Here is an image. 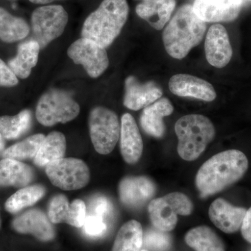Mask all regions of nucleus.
Segmentation results:
<instances>
[{
  "label": "nucleus",
  "mask_w": 251,
  "mask_h": 251,
  "mask_svg": "<svg viewBox=\"0 0 251 251\" xmlns=\"http://www.w3.org/2000/svg\"><path fill=\"white\" fill-rule=\"evenodd\" d=\"M249 168L247 156L237 150L216 153L200 168L196 186L202 197L224 191L239 181Z\"/></svg>",
  "instance_id": "nucleus-1"
},
{
  "label": "nucleus",
  "mask_w": 251,
  "mask_h": 251,
  "mask_svg": "<svg viewBox=\"0 0 251 251\" xmlns=\"http://www.w3.org/2000/svg\"><path fill=\"white\" fill-rule=\"evenodd\" d=\"M206 29V23L196 14L193 5H183L163 31L162 36L166 52L173 58L184 59L201 44Z\"/></svg>",
  "instance_id": "nucleus-2"
},
{
  "label": "nucleus",
  "mask_w": 251,
  "mask_h": 251,
  "mask_svg": "<svg viewBox=\"0 0 251 251\" xmlns=\"http://www.w3.org/2000/svg\"><path fill=\"white\" fill-rule=\"evenodd\" d=\"M128 13L126 0H103L98 9L86 18L81 31L82 38L106 49L120 35Z\"/></svg>",
  "instance_id": "nucleus-3"
},
{
  "label": "nucleus",
  "mask_w": 251,
  "mask_h": 251,
  "mask_svg": "<svg viewBox=\"0 0 251 251\" xmlns=\"http://www.w3.org/2000/svg\"><path fill=\"white\" fill-rule=\"evenodd\" d=\"M175 130L178 138V154L186 161L199 158L216 135L211 120L204 115L195 114L179 118L175 124Z\"/></svg>",
  "instance_id": "nucleus-4"
},
{
  "label": "nucleus",
  "mask_w": 251,
  "mask_h": 251,
  "mask_svg": "<svg viewBox=\"0 0 251 251\" xmlns=\"http://www.w3.org/2000/svg\"><path fill=\"white\" fill-rule=\"evenodd\" d=\"M193 209L192 201L186 195L173 192L152 200L149 204L148 214L153 227L169 232L176 227L178 215H191Z\"/></svg>",
  "instance_id": "nucleus-5"
},
{
  "label": "nucleus",
  "mask_w": 251,
  "mask_h": 251,
  "mask_svg": "<svg viewBox=\"0 0 251 251\" xmlns=\"http://www.w3.org/2000/svg\"><path fill=\"white\" fill-rule=\"evenodd\" d=\"M80 105L64 91L50 90L41 96L36 109L38 122L45 126L67 123L76 118Z\"/></svg>",
  "instance_id": "nucleus-6"
},
{
  "label": "nucleus",
  "mask_w": 251,
  "mask_h": 251,
  "mask_svg": "<svg viewBox=\"0 0 251 251\" xmlns=\"http://www.w3.org/2000/svg\"><path fill=\"white\" fill-rule=\"evenodd\" d=\"M91 140L100 154L112 152L120 139L121 125L115 112L104 107L92 109L89 117Z\"/></svg>",
  "instance_id": "nucleus-7"
},
{
  "label": "nucleus",
  "mask_w": 251,
  "mask_h": 251,
  "mask_svg": "<svg viewBox=\"0 0 251 251\" xmlns=\"http://www.w3.org/2000/svg\"><path fill=\"white\" fill-rule=\"evenodd\" d=\"M69 16L60 5L41 6L34 10L31 23L34 40L44 49L64 32Z\"/></svg>",
  "instance_id": "nucleus-8"
},
{
  "label": "nucleus",
  "mask_w": 251,
  "mask_h": 251,
  "mask_svg": "<svg viewBox=\"0 0 251 251\" xmlns=\"http://www.w3.org/2000/svg\"><path fill=\"white\" fill-rule=\"evenodd\" d=\"M46 173L54 186L65 191L85 187L90 179V170L82 160L62 158L46 166Z\"/></svg>",
  "instance_id": "nucleus-9"
},
{
  "label": "nucleus",
  "mask_w": 251,
  "mask_h": 251,
  "mask_svg": "<svg viewBox=\"0 0 251 251\" xmlns=\"http://www.w3.org/2000/svg\"><path fill=\"white\" fill-rule=\"evenodd\" d=\"M67 54L75 64L82 65L93 78L101 75L109 66L105 49L90 39H77L69 48Z\"/></svg>",
  "instance_id": "nucleus-10"
},
{
  "label": "nucleus",
  "mask_w": 251,
  "mask_h": 251,
  "mask_svg": "<svg viewBox=\"0 0 251 251\" xmlns=\"http://www.w3.org/2000/svg\"><path fill=\"white\" fill-rule=\"evenodd\" d=\"M243 0H195L193 9L205 23L231 22L237 19Z\"/></svg>",
  "instance_id": "nucleus-11"
},
{
  "label": "nucleus",
  "mask_w": 251,
  "mask_h": 251,
  "mask_svg": "<svg viewBox=\"0 0 251 251\" xmlns=\"http://www.w3.org/2000/svg\"><path fill=\"white\" fill-rule=\"evenodd\" d=\"M206 59L212 67L221 69L230 62L233 54L228 34L224 26L214 24L207 31L204 44Z\"/></svg>",
  "instance_id": "nucleus-12"
},
{
  "label": "nucleus",
  "mask_w": 251,
  "mask_h": 251,
  "mask_svg": "<svg viewBox=\"0 0 251 251\" xmlns=\"http://www.w3.org/2000/svg\"><path fill=\"white\" fill-rule=\"evenodd\" d=\"M163 95V90L153 81L139 82L134 76H128L125 80V94L124 105L130 110H139L146 108Z\"/></svg>",
  "instance_id": "nucleus-13"
},
{
  "label": "nucleus",
  "mask_w": 251,
  "mask_h": 251,
  "mask_svg": "<svg viewBox=\"0 0 251 251\" xmlns=\"http://www.w3.org/2000/svg\"><path fill=\"white\" fill-rule=\"evenodd\" d=\"M156 191V185L146 176H127L119 185L122 202L131 208L143 206L154 196Z\"/></svg>",
  "instance_id": "nucleus-14"
},
{
  "label": "nucleus",
  "mask_w": 251,
  "mask_h": 251,
  "mask_svg": "<svg viewBox=\"0 0 251 251\" xmlns=\"http://www.w3.org/2000/svg\"><path fill=\"white\" fill-rule=\"evenodd\" d=\"M169 89L175 95L181 97H193L206 102L216 98L214 87L207 81L189 74H176L170 79Z\"/></svg>",
  "instance_id": "nucleus-15"
},
{
  "label": "nucleus",
  "mask_w": 251,
  "mask_h": 251,
  "mask_svg": "<svg viewBox=\"0 0 251 251\" xmlns=\"http://www.w3.org/2000/svg\"><path fill=\"white\" fill-rule=\"evenodd\" d=\"M247 211L245 208L232 205L224 198H218L209 206V216L222 232L233 234L241 229Z\"/></svg>",
  "instance_id": "nucleus-16"
},
{
  "label": "nucleus",
  "mask_w": 251,
  "mask_h": 251,
  "mask_svg": "<svg viewBox=\"0 0 251 251\" xmlns=\"http://www.w3.org/2000/svg\"><path fill=\"white\" fill-rule=\"evenodd\" d=\"M12 226L16 232L32 234L42 242L52 240L55 236L50 221L39 209H31L23 213L14 220Z\"/></svg>",
  "instance_id": "nucleus-17"
},
{
  "label": "nucleus",
  "mask_w": 251,
  "mask_h": 251,
  "mask_svg": "<svg viewBox=\"0 0 251 251\" xmlns=\"http://www.w3.org/2000/svg\"><path fill=\"white\" fill-rule=\"evenodd\" d=\"M120 138L124 160L128 164L136 163L143 154V141L136 122L129 113L122 117Z\"/></svg>",
  "instance_id": "nucleus-18"
},
{
  "label": "nucleus",
  "mask_w": 251,
  "mask_h": 251,
  "mask_svg": "<svg viewBox=\"0 0 251 251\" xmlns=\"http://www.w3.org/2000/svg\"><path fill=\"white\" fill-rule=\"evenodd\" d=\"M174 107L171 100L161 98L144 108L140 122L144 131L153 138H161L166 133L163 118L173 114Z\"/></svg>",
  "instance_id": "nucleus-19"
},
{
  "label": "nucleus",
  "mask_w": 251,
  "mask_h": 251,
  "mask_svg": "<svg viewBox=\"0 0 251 251\" xmlns=\"http://www.w3.org/2000/svg\"><path fill=\"white\" fill-rule=\"evenodd\" d=\"M176 6V0H146L137 5L135 11L156 30H161L169 22Z\"/></svg>",
  "instance_id": "nucleus-20"
},
{
  "label": "nucleus",
  "mask_w": 251,
  "mask_h": 251,
  "mask_svg": "<svg viewBox=\"0 0 251 251\" xmlns=\"http://www.w3.org/2000/svg\"><path fill=\"white\" fill-rule=\"evenodd\" d=\"M33 178L32 169L22 162L7 158L0 161V186L24 188Z\"/></svg>",
  "instance_id": "nucleus-21"
},
{
  "label": "nucleus",
  "mask_w": 251,
  "mask_h": 251,
  "mask_svg": "<svg viewBox=\"0 0 251 251\" xmlns=\"http://www.w3.org/2000/svg\"><path fill=\"white\" fill-rule=\"evenodd\" d=\"M40 49L39 43L34 39L19 44L16 57L8 63V66L16 76L21 79L29 76L31 69L37 64Z\"/></svg>",
  "instance_id": "nucleus-22"
},
{
  "label": "nucleus",
  "mask_w": 251,
  "mask_h": 251,
  "mask_svg": "<svg viewBox=\"0 0 251 251\" xmlns=\"http://www.w3.org/2000/svg\"><path fill=\"white\" fill-rule=\"evenodd\" d=\"M184 240L188 247L196 251H226L221 238L208 226H198L190 229Z\"/></svg>",
  "instance_id": "nucleus-23"
},
{
  "label": "nucleus",
  "mask_w": 251,
  "mask_h": 251,
  "mask_svg": "<svg viewBox=\"0 0 251 251\" xmlns=\"http://www.w3.org/2000/svg\"><path fill=\"white\" fill-rule=\"evenodd\" d=\"M67 149L64 135L60 132H51L46 137L37 154L34 157L36 166L45 167L52 162L64 158Z\"/></svg>",
  "instance_id": "nucleus-24"
},
{
  "label": "nucleus",
  "mask_w": 251,
  "mask_h": 251,
  "mask_svg": "<svg viewBox=\"0 0 251 251\" xmlns=\"http://www.w3.org/2000/svg\"><path fill=\"white\" fill-rule=\"evenodd\" d=\"M143 236L141 224L131 220L119 230L112 251H140L143 245Z\"/></svg>",
  "instance_id": "nucleus-25"
},
{
  "label": "nucleus",
  "mask_w": 251,
  "mask_h": 251,
  "mask_svg": "<svg viewBox=\"0 0 251 251\" xmlns=\"http://www.w3.org/2000/svg\"><path fill=\"white\" fill-rule=\"evenodd\" d=\"M30 28L23 18L16 17L0 7V39L14 43L27 37Z\"/></svg>",
  "instance_id": "nucleus-26"
},
{
  "label": "nucleus",
  "mask_w": 251,
  "mask_h": 251,
  "mask_svg": "<svg viewBox=\"0 0 251 251\" xmlns=\"http://www.w3.org/2000/svg\"><path fill=\"white\" fill-rule=\"evenodd\" d=\"M45 192V188L39 185L25 186L7 200L5 203V209L11 214L17 213L40 201Z\"/></svg>",
  "instance_id": "nucleus-27"
},
{
  "label": "nucleus",
  "mask_w": 251,
  "mask_h": 251,
  "mask_svg": "<svg viewBox=\"0 0 251 251\" xmlns=\"http://www.w3.org/2000/svg\"><path fill=\"white\" fill-rule=\"evenodd\" d=\"M31 123V112L24 110L16 116L0 117V132L4 139H16L27 131Z\"/></svg>",
  "instance_id": "nucleus-28"
},
{
  "label": "nucleus",
  "mask_w": 251,
  "mask_h": 251,
  "mask_svg": "<svg viewBox=\"0 0 251 251\" xmlns=\"http://www.w3.org/2000/svg\"><path fill=\"white\" fill-rule=\"evenodd\" d=\"M45 138V135L43 134L31 135L27 139L5 150L3 158H12L18 161L34 158Z\"/></svg>",
  "instance_id": "nucleus-29"
},
{
  "label": "nucleus",
  "mask_w": 251,
  "mask_h": 251,
  "mask_svg": "<svg viewBox=\"0 0 251 251\" xmlns=\"http://www.w3.org/2000/svg\"><path fill=\"white\" fill-rule=\"evenodd\" d=\"M143 244L149 251H168L171 249L173 240L168 232L153 227L144 234Z\"/></svg>",
  "instance_id": "nucleus-30"
},
{
  "label": "nucleus",
  "mask_w": 251,
  "mask_h": 251,
  "mask_svg": "<svg viewBox=\"0 0 251 251\" xmlns=\"http://www.w3.org/2000/svg\"><path fill=\"white\" fill-rule=\"evenodd\" d=\"M71 204L64 195L54 196L49 206V219L52 224H67L70 214Z\"/></svg>",
  "instance_id": "nucleus-31"
},
{
  "label": "nucleus",
  "mask_w": 251,
  "mask_h": 251,
  "mask_svg": "<svg viewBox=\"0 0 251 251\" xmlns=\"http://www.w3.org/2000/svg\"><path fill=\"white\" fill-rule=\"evenodd\" d=\"M82 227L84 233L90 237H101L107 230L105 219L90 214H87Z\"/></svg>",
  "instance_id": "nucleus-32"
},
{
  "label": "nucleus",
  "mask_w": 251,
  "mask_h": 251,
  "mask_svg": "<svg viewBox=\"0 0 251 251\" xmlns=\"http://www.w3.org/2000/svg\"><path fill=\"white\" fill-rule=\"evenodd\" d=\"M87 206L81 200H75L71 204L70 214L67 224L75 227H82L87 217Z\"/></svg>",
  "instance_id": "nucleus-33"
},
{
  "label": "nucleus",
  "mask_w": 251,
  "mask_h": 251,
  "mask_svg": "<svg viewBox=\"0 0 251 251\" xmlns=\"http://www.w3.org/2000/svg\"><path fill=\"white\" fill-rule=\"evenodd\" d=\"M111 210V203L108 201V198L103 196H98L91 201L89 206L90 214H88L99 216L105 219Z\"/></svg>",
  "instance_id": "nucleus-34"
},
{
  "label": "nucleus",
  "mask_w": 251,
  "mask_h": 251,
  "mask_svg": "<svg viewBox=\"0 0 251 251\" xmlns=\"http://www.w3.org/2000/svg\"><path fill=\"white\" fill-rule=\"evenodd\" d=\"M18 84V77L9 66L0 59V87H14Z\"/></svg>",
  "instance_id": "nucleus-35"
},
{
  "label": "nucleus",
  "mask_w": 251,
  "mask_h": 251,
  "mask_svg": "<svg viewBox=\"0 0 251 251\" xmlns=\"http://www.w3.org/2000/svg\"><path fill=\"white\" fill-rule=\"evenodd\" d=\"M241 232L244 239L251 244V207L247 211L241 227Z\"/></svg>",
  "instance_id": "nucleus-36"
},
{
  "label": "nucleus",
  "mask_w": 251,
  "mask_h": 251,
  "mask_svg": "<svg viewBox=\"0 0 251 251\" xmlns=\"http://www.w3.org/2000/svg\"><path fill=\"white\" fill-rule=\"evenodd\" d=\"M4 138L0 132V156H2L3 153L5 151Z\"/></svg>",
  "instance_id": "nucleus-37"
},
{
  "label": "nucleus",
  "mask_w": 251,
  "mask_h": 251,
  "mask_svg": "<svg viewBox=\"0 0 251 251\" xmlns=\"http://www.w3.org/2000/svg\"><path fill=\"white\" fill-rule=\"evenodd\" d=\"M29 1L34 4H46L52 2V1H57V0H29Z\"/></svg>",
  "instance_id": "nucleus-38"
},
{
  "label": "nucleus",
  "mask_w": 251,
  "mask_h": 251,
  "mask_svg": "<svg viewBox=\"0 0 251 251\" xmlns=\"http://www.w3.org/2000/svg\"><path fill=\"white\" fill-rule=\"evenodd\" d=\"M140 251H149L147 250V249H144V250H142Z\"/></svg>",
  "instance_id": "nucleus-39"
},
{
  "label": "nucleus",
  "mask_w": 251,
  "mask_h": 251,
  "mask_svg": "<svg viewBox=\"0 0 251 251\" xmlns=\"http://www.w3.org/2000/svg\"><path fill=\"white\" fill-rule=\"evenodd\" d=\"M0 226H1V220H0Z\"/></svg>",
  "instance_id": "nucleus-40"
},
{
  "label": "nucleus",
  "mask_w": 251,
  "mask_h": 251,
  "mask_svg": "<svg viewBox=\"0 0 251 251\" xmlns=\"http://www.w3.org/2000/svg\"><path fill=\"white\" fill-rule=\"evenodd\" d=\"M247 1H251V0H247Z\"/></svg>",
  "instance_id": "nucleus-41"
},
{
  "label": "nucleus",
  "mask_w": 251,
  "mask_h": 251,
  "mask_svg": "<svg viewBox=\"0 0 251 251\" xmlns=\"http://www.w3.org/2000/svg\"><path fill=\"white\" fill-rule=\"evenodd\" d=\"M143 1H146V0H143Z\"/></svg>",
  "instance_id": "nucleus-42"
},
{
  "label": "nucleus",
  "mask_w": 251,
  "mask_h": 251,
  "mask_svg": "<svg viewBox=\"0 0 251 251\" xmlns=\"http://www.w3.org/2000/svg\"><path fill=\"white\" fill-rule=\"evenodd\" d=\"M250 251H251V250Z\"/></svg>",
  "instance_id": "nucleus-43"
}]
</instances>
